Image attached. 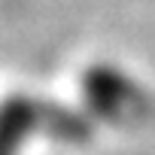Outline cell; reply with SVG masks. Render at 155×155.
Wrapping results in <instances>:
<instances>
[{"mask_svg": "<svg viewBox=\"0 0 155 155\" xmlns=\"http://www.w3.org/2000/svg\"><path fill=\"white\" fill-rule=\"evenodd\" d=\"M128 91H131V85L125 82V76L119 70H110V67L91 70L85 79V101L101 116H116L128 104Z\"/></svg>", "mask_w": 155, "mask_h": 155, "instance_id": "cell-1", "label": "cell"}]
</instances>
